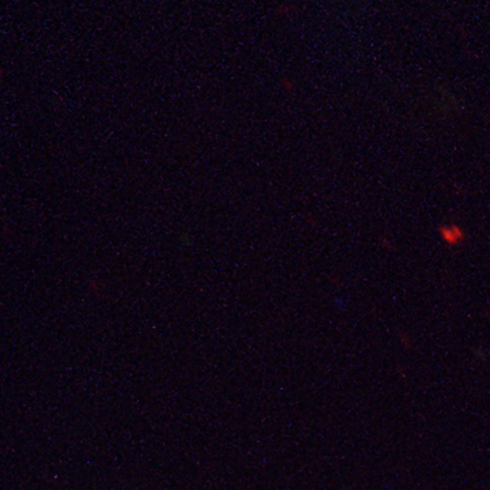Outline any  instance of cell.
<instances>
[{
	"label": "cell",
	"instance_id": "6da1fadb",
	"mask_svg": "<svg viewBox=\"0 0 490 490\" xmlns=\"http://www.w3.org/2000/svg\"><path fill=\"white\" fill-rule=\"evenodd\" d=\"M439 233H440L441 238L444 240V242L449 245V247H458L466 240V233L463 231V229L458 225H444V226L439 227Z\"/></svg>",
	"mask_w": 490,
	"mask_h": 490
}]
</instances>
